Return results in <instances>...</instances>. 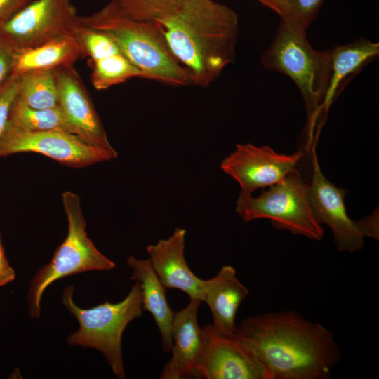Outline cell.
<instances>
[{
  "label": "cell",
  "mask_w": 379,
  "mask_h": 379,
  "mask_svg": "<svg viewBox=\"0 0 379 379\" xmlns=\"http://www.w3.org/2000/svg\"><path fill=\"white\" fill-rule=\"evenodd\" d=\"M236 334L268 379H327L340 359L333 332L293 310L248 317Z\"/></svg>",
  "instance_id": "cell-1"
},
{
  "label": "cell",
  "mask_w": 379,
  "mask_h": 379,
  "mask_svg": "<svg viewBox=\"0 0 379 379\" xmlns=\"http://www.w3.org/2000/svg\"><path fill=\"white\" fill-rule=\"evenodd\" d=\"M192 84L208 87L235 59L238 16L214 0H186L154 22Z\"/></svg>",
  "instance_id": "cell-2"
},
{
  "label": "cell",
  "mask_w": 379,
  "mask_h": 379,
  "mask_svg": "<svg viewBox=\"0 0 379 379\" xmlns=\"http://www.w3.org/2000/svg\"><path fill=\"white\" fill-rule=\"evenodd\" d=\"M81 23L108 35L142 78L172 86L192 85L170 51L156 22L132 19L112 0L98 12L79 17Z\"/></svg>",
  "instance_id": "cell-3"
},
{
  "label": "cell",
  "mask_w": 379,
  "mask_h": 379,
  "mask_svg": "<svg viewBox=\"0 0 379 379\" xmlns=\"http://www.w3.org/2000/svg\"><path fill=\"white\" fill-rule=\"evenodd\" d=\"M261 60L265 69L286 74L299 88L308 119L309 140H312L328 86L329 51L314 50L307 39L306 31L280 20Z\"/></svg>",
  "instance_id": "cell-4"
},
{
  "label": "cell",
  "mask_w": 379,
  "mask_h": 379,
  "mask_svg": "<svg viewBox=\"0 0 379 379\" xmlns=\"http://www.w3.org/2000/svg\"><path fill=\"white\" fill-rule=\"evenodd\" d=\"M73 291L72 286L65 289L62 302L77 319L79 329L68 337L67 343L100 351L114 375L125 378L121 339L128 324L143 311L140 284L135 281L128 295L119 302H105L88 309L74 303Z\"/></svg>",
  "instance_id": "cell-5"
},
{
  "label": "cell",
  "mask_w": 379,
  "mask_h": 379,
  "mask_svg": "<svg viewBox=\"0 0 379 379\" xmlns=\"http://www.w3.org/2000/svg\"><path fill=\"white\" fill-rule=\"evenodd\" d=\"M62 197L68 233L50 262L39 270L31 281L29 310L30 315L35 318L41 314L40 305L44 291L56 280L91 270H110L116 266L96 248L88 237L80 197L70 191L65 192Z\"/></svg>",
  "instance_id": "cell-6"
},
{
  "label": "cell",
  "mask_w": 379,
  "mask_h": 379,
  "mask_svg": "<svg viewBox=\"0 0 379 379\" xmlns=\"http://www.w3.org/2000/svg\"><path fill=\"white\" fill-rule=\"evenodd\" d=\"M269 187L258 197L241 191L236 203L239 216L245 222L267 218L277 229L321 241L324 228L316 220L309 202L308 182L298 172Z\"/></svg>",
  "instance_id": "cell-7"
},
{
  "label": "cell",
  "mask_w": 379,
  "mask_h": 379,
  "mask_svg": "<svg viewBox=\"0 0 379 379\" xmlns=\"http://www.w3.org/2000/svg\"><path fill=\"white\" fill-rule=\"evenodd\" d=\"M79 24L70 0H33L0 25V42L18 52L74 36Z\"/></svg>",
  "instance_id": "cell-8"
},
{
  "label": "cell",
  "mask_w": 379,
  "mask_h": 379,
  "mask_svg": "<svg viewBox=\"0 0 379 379\" xmlns=\"http://www.w3.org/2000/svg\"><path fill=\"white\" fill-rule=\"evenodd\" d=\"M22 152L41 154L65 166L84 168L117 157L111 151L92 146L77 135L59 131H32L11 123L0 139V157Z\"/></svg>",
  "instance_id": "cell-9"
},
{
  "label": "cell",
  "mask_w": 379,
  "mask_h": 379,
  "mask_svg": "<svg viewBox=\"0 0 379 379\" xmlns=\"http://www.w3.org/2000/svg\"><path fill=\"white\" fill-rule=\"evenodd\" d=\"M310 146L312 173L307 196L315 219L321 225L328 226L339 251H360L365 236L359 221L352 220L347 214L344 199L348 192L338 188L324 175L316 155L315 142Z\"/></svg>",
  "instance_id": "cell-10"
},
{
  "label": "cell",
  "mask_w": 379,
  "mask_h": 379,
  "mask_svg": "<svg viewBox=\"0 0 379 379\" xmlns=\"http://www.w3.org/2000/svg\"><path fill=\"white\" fill-rule=\"evenodd\" d=\"M303 153L279 154L270 146L237 144L236 149L220 164V168L235 180L241 191L251 194L270 187L296 172Z\"/></svg>",
  "instance_id": "cell-11"
},
{
  "label": "cell",
  "mask_w": 379,
  "mask_h": 379,
  "mask_svg": "<svg viewBox=\"0 0 379 379\" xmlns=\"http://www.w3.org/2000/svg\"><path fill=\"white\" fill-rule=\"evenodd\" d=\"M204 350L199 378L268 379L266 369L237 334L224 335L213 324L202 328Z\"/></svg>",
  "instance_id": "cell-12"
},
{
  "label": "cell",
  "mask_w": 379,
  "mask_h": 379,
  "mask_svg": "<svg viewBox=\"0 0 379 379\" xmlns=\"http://www.w3.org/2000/svg\"><path fill=\"white\" fill-rule=\"evenodd\" d=\"M59 105L75 134L88 144L114 151L93 105L72 65L55 69Z\"/></svg>",
  "instance_id": "cell-13"
},
{
  "label": "cell",
  "mask_w": 379,
  "mask_h": 379,
  "mask_svg": "<svg viewBox=\"0 0 379 379\" xmlns=\"http://www.w3.org/2000/svg\"><path fill=\"white\" fill-rule=\"evenodd\" d=\"M201 302L190 298L185 307L175 312L171 327L172 357L159 378H199V366L204 350V333L197 321Z\"/></svg>",
  "instance_id": "cell-14"
},
{
  "label": "cell",
  "mask_w": 379,
  "mask_h": 379,
  "mask_svg": "<svg viewBox=\"0 0 379 379\" xmlns=\"http://www.w3.org/2000/svg\"><path fill=\"white\" fill-rule=\"evenodd\" d=\"M185 229L177 227L168 239L147 246L149 260L165 288L179 289L203 302L202 279L191 271L185 258Z\"/></svg>",
  "instance_id": "cell-15"
},
{
  "label": "cell",
  "mask_w": 379,
  "mask_h": 379,
  "mask_svg": "<svg viewBox=\"0 0 379 379\" xmlns=\"http://www.w3.org/2000/svg\"><path fill=\"white\" fill-rule=\"evenodd\" d=\"M201 288L203 302L212 313L214 328L222 334L235 335L237 310L249 293L237 278L236 270L231 265L222 266L215 277L202 279Z\"/></svg>",
  "instance_id": "cell-16"
},
{
  "label": "cell",
  "mask_w": 379,
  "mask_h": 379,
  "mask_svg": "<svg viewBox=\"0 0 379 379\" xmlns=\"http://www.w3.org/2000/svg\"><path fill=\"white\" fill-rule=\"evenodd\" d=\"M330 70L327 89L321 107L326 112L346 83L358 74L365 65L379 55V43L361 38L328 50Z\"/></svg>",
  "instance_id": "cell-17"
},
{
  "label": "cell",
  "mask_w": 379,
  "mask_h": 379,
  "mask_svg": "<svg viewBox=\"0 0 379 379\" xmlns=\"http://www.w3.org/2000/svg\"><path fill=\"white\" fill-rule=\"evenodd\" d=\"M127 264L133 270L131 279L140 284L142 309L152 315L161 334L164 351L170 352L172 347L171 327L175 312L168 303L165 287L149 259H138L131 255L127 259Z\"/></svg>",
  "instance_id": "cell-18"
},
{
  "label": "cell",
  "mask_w": 379,
  "mask_h": 379,
  "mask_svg": "<svg viewBox=\"0 0 379 379\" xmlns=\"http://www.w3.org/2000/svg\"><path fill=\"white\" fill-rule=\"evenodd\" d=\"M82 55L75 36H63L32 48L15 52L11 75L20 77L31 71L72 65Z\"/></svg>",
  "instance_id": "cell-19"
},
{
  "label": "cell",
  "mask_w": 379,
  "mask_h": 379,
  "mask_svg": "<svg viewBox=\"0 0 379 379\" xmlns=\"http://www.w3.org/2000/svg\"><path fill=\"white\" fill-rule=\"evenodd\" d=\"M18 98L33 109L58 106L55 69L34 70L21 75Z\"/></svg>",
  "instance_id": "cell-20"
},
{
  "label": "cell",
  "mask_w": 379,
  "mask_h": 379,
  "mask_svg": "<svg viewBox=\"0 0 379 379\" xmlns=\"http://www.w3.org/2000/svg\"><path fill=\"white\" fill-rule=\"evenodd\" d=\"M9 121L27 131H59L76 135L60 105L49 109H33L17 98L11 112Z\"/></svg>",
  "instance_id": "cell-21"
},
{
  "label": "cell",
  "mask_w": 379,
  "mask_h": 379,
  "mask_svg": "<svg viewBox=\"0 0 379 379\" xmlns=\"http://www.w3.org/2000/svg\"><path fill=\"white\" fill-rule=\"evenodd\" d=\"M91 81L97 90H105L142 74L124 56L119 48L92 60Z\"/></svg>",
  "instance_id": "cell-22"
},
{
  "label": "cell",
  "mask_w": 379,
  "mask_h": 379,
  "mask_svg": "<svg viewBox=\"0 0 379 379\" xmlns=\"http://www.w3.org/2000/svg\"><path fill=\"white\" fill-rule=\"evenodd\" d=\"M128 17L138 20L156 22L167 16L186 0H112Z\"/></svg>",
  "instance_id": "cell-23"
},
{
  "label": "cell",
  "mask_w": 379,
  "mask_h": 379,
  "mask_svg": "<svg viewBox=\"0 0 379 379\" xmlns=\"http://www.w3.org/2000/svg\"><path fill=\"white\" fill-rule=\"evenodd\" d=\"M324 0H285L286 12L281 20L306 31L316 18Z\"/></svg>",
  "instance_id": "cell-24"
},
{
  "label": "cell",
  "mask_w": 379,
  "mask_h": 379,
  "mask_svg": "<svg viewBox=\"0 0 379 379\" xmlns=\"http://www.w3.org/2000/svg\"><path fill=\"white\" fill-rule=\"evenodd\" d=\"M20 77L10 75L0 86V139L9 123L13 105L18 98Z\"/></svg>",
  "instance_id": "cell-25"
},
{
  "label": "cell",
  "mask_w": 379,
  "mask_h": 379,
  "mask_svg": "<svg viewBox=\"0 0 379 379\" xmlns=\"http://www.w3.org/2000/svg\"><path fill=\"white\" fill-rule=\"evenodd\" d=\"M13 51L0 42V86L9 77L11 73Z\"/></svg>",
  "instance_id": "cell-26"
},
{
  "label": "cell",
  "mask_w": 379,
  "mask_h": 379,
  "mask_svg": "<svg viewBox=\"0 0 379 379\" xmlns=\"http://www.w3.org/2000/svg\"><path fill=\"white\" fill-rule=\"evenodd\" d=\"M33 0H0V25Z\"/></svg>",
  "instance_id": "cell-27"
},
{
  "label": "cell",
  "mask_w": 379,
  "mask_h": 379,
  "mask_svg": "<svg viewBox=\"0 0 379 379\" xmlns=\"http://www.w3.org/2000/svg\"><path fill=\"white\" fill-rule=\"evenodd\" d=\"M378 211L375 210L370 215L359 220L365 237L379 239Z\"/></svg>",
  "instance_id": "cell-28"
},
{
  "label": "cell",
  "mask_w": 379,
  "mask_h": 379,
  "mask_svg": "<svg viewBox=\"0 0 379 379\" xmlns=\"http://www.w3.org/2000/svg\"><path fill=\"white\" fill-rule=\"evenodd\" d=\"M15 277V271L7 261L0 241V286L13 281Z\"/></svg>",
  "instance_id": "cell-29"
},
{
  "label": "cell",
  "mask_w": 379,
  "mask_h": 379,
  "mask_svg": "<svg viewBox=\"0 0 379 379\" xmlns=\"http://www.w3.org/2000/svg\"><path fill=\"white\" fill-rule=\"evenodd\" d=\"M262 4L277 13L280 18L285 16L286 6L285 0H258Z\"/></svg>",
  "instance_id": "cell-30"
}]
</instances>
